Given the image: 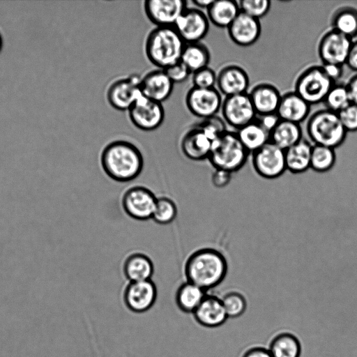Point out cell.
<instances>
[{
  "label": "cell",
  "instance_id": "d6986e66",
  "mask_svg": "<svg viewBox=\"0 0 357 357\" xmlns=\"http://www.w3.org/2000/svg\"><path fill=\"white\" fill-rule=\"evenodd\" d=\"M213 141L197 125L194 124L182 137L181 150L185 157L192 161L208 160Z\"/></svg>",
  "mask_w": 357,
  "mask_h": 357
},
{
  "label": "cell",
  "instance_id": "4dcf8cb0",
  "mask_svg": "<svg viewBox=\"0 0 357 357\" xmlns=\"http://www.w3.org/2000/svg\"><path fill=\"white\" fill-rule=\"evenodd\" d=\"M331 29L350 38L357 36V9L344 6L336 10L331 17Z\"/></svg>",
  "mask_w": 357,
  "mask_h": 357
},
{
  "label": "cell",
  "instance_id": "e575fe53",
  "mask_svg": "<svg viewBox=\"0 0 357 357\" xmlns=\"http://www.w3.org/2000/svg\"><path fill=\"white\" fill-rule=\"evenodd\" d=\"M324 103L326 109L336 113L350 105L351 102L346 84L335 83L327 93Z\"/></svg>",
  "mask_w": 357,
  "mask_h": 357
},
{
  "label": "cell",
  "instance_id": "60d3db41",
  "mask_svg": "<svg viewBox=\"0 0 357 357\" xmlns=\"http://www.w3.org/2000/svg\"><path fill=\"white\" fill-rule=\"evenodd\" d=\"M164 70L174 84H180L185 82L192 74L181 60L164 69Z\"/></svg>",
  "mask_w": 357,
  "mask_h": 357
},
{
  "label": "cell",
  "instance_id": "44dd1931",
  "mask_svg": "<svg viewBox=\"0 0 357 357\" xmlns=\"http://www.w3.org/2000/svg\"><path fill=\"white\" fill-rule=\"evenodd\" d=\"M192 314L195 321L206 328L219 327L228 319L221 298L208 294Z\"/></svg>",
  "mask_w": 357,
  "mask_h": 357
},
{
  "label": "cell",
  "instance_id": "d590c367",
  "mask_svg": "<svg viewBox=\"0 0 357 357\" xmlns=\"http://www.w3.org/2000/svg\"><path fill=\"white\" fill-rule=\"evenodd\" d=\"M228 318L241 316L247 308L245 297L239 292L229 291L221 298Z\"/></svg>",
  "mask_w": 357,
  "mask_h": 357
},
{
  "label": "cell",
  "instance_id": "ac0fdd59",
  "mask_svg": "<svg viewBox=\"0 0 357 357\" xmlns=\"http://www.w3.org/2000/svg\"><path fill=\"white\" fill-rule=\"evenodd\" d=\"M227 30L230 40L234 44L249 47L259 40L261 26L259 20L240 12Z\"/></svg>",
  "mask_w": 357,
  "mask_h": 357
},
{
  "label": "cell",
  "instance_id": "52a82bcc",
  "mask_svg": "<svg viewBox=\"0 0 357 357\" xmlns=\"http://www.w3.org/2000/svg\"><path fill=\"white\" fill-rule=\"evenodd\" d=\"M157 197L142 185L128 188L121 197V206L127 215L139 221L151 219Z\"/></svg>",
  "mask_w": 357,
  "mask_h": 357
},
{
  "label": "cell",
  "instance_id": "f1b7e54d",
  "mask_svg": "<svg viewBox=\"0 0 357 357\" xmlns=\"http://www.w3.org/2000/svg\"><path fill=\"white\" fill-rule=\"evenodd\" d=\"M206 291L196 284L185 281L177 289L175 301L183 312L193 313L206 295Z\"/></svg>",
  "mask_w": 357,
  "mask_h": 357
},
{
  "label": "cell",
  "instance_id": "6da1fadb",
  "mask_svg": "<svg viewBox=\"0 0 357 357\" xmlns=\"http://www.w3.org/2000/svg\"><path fill=\"white\" fill-rule=\"evenodd\" d=\"M100 161L106 175L120 183L135 180L144 168L142 152L126 140H114L107 144L101 152Z\"/></svg>",
  "mask_w": 357,
  "mask_h": 357
},
{
  "label": "cell",
  "instance_id": "484cf974",
  "mask_svg": "<svg viewBox=\"0 0 357 357\" xmlns=\"http://www.w3.org/2000/svg\"><path fill=\"white\" fill-rule=\"evenodd\" d=\"M237 136L248 153H254L270 142V134L257 118L236 131Z\"/></svg>",
  "mask_w": 357,
  "mask_h": 357
},
{
  "label": "cell",
  "instance_id": "8d00e7d4",
  "mask_svg": "<svg viewBox=\"0 0 357 357\" xmlns=\"http://www.w3.org/2000/svg\"><path fill=\"white\" fill-rule=\"evenodd\" d=\"M238 3L241 12L259 20L266 15L271 7L268 0H241Z\"/></svg>",
  "mask_w": 357,
  "mask_h": 357
},
{
  "label": "cell",
  "instance_id": "277c9868",
  "mask_svg": "<svg viewBox=\"0 0 357 357\" xmlns=\"http://www.w3.org/2000/svg\"><path fill=\"white\" fill-rule=\"evenodd\" d=\"M306 132L312 145L334 149L344 143L347 133L337 113L326 108L317 110L310 116Z\"/></svg>",
  "mask_w": 357,
  "mask_h": 357
},
{
  "label": "cell",
  "instance_id": "74e56055",
  "mask_svg": "<svg viewBox=\"0 0 357 357\" xmlns=\"http://www.w3.org/2000/svg\"><path fill=\"white\" fill-rule=\"evenodd\" d=\"M197 125L213 142L227 130L226 123L223 119L217 115L201 119L199 122L197 123Z\"/></svg>",
  "mask_w": 357,
  "mask_h": 357
},
{
  "label": "cell",
  "instance_id": "e0dca14e",
  "mask_svg": "<svg viewBox=\"0 0 357 357\" xmlns=\"http://www.w3.org/2000/svg\"><path fill=\"white\" fill-rule=\"evenodd\" d=\"M217 89L225 97L248 93L250 77L245 70L236 64L222 67L217 74Z\"/></svg>",
  "mask_w": 357,
  "mask_h": 357
},
{
  "label": "cell",
  "instance_id": "f546056e",
  "mask_svg": "<svg viewBox=\"0 0 357 357\" xmlns=\"http://www.w3.org/2000/svg\"><path fill=\"white\" fill-rule=\"evenodd\" d=\"M211 53L202 43H185L181 61L187 66L192 74L195 71L208 66Z\"/></svg>",
  "mask_w": 357,
  "mask_h": 357
},
{
  "label": "cell",
  "instance_id": "9a60e30c",
  "mask_svg": "<svg viewBox=\"0 0 357 357\" xmlns=\"http://www.w3.org/2000/svg\"><path fill=\"white\" fill-rule=\"evenodd\" d=\"M157 296L155 284L149 280L128 282L123 290V298L129 310L135 313H143L153 306Z\"/></svg>",
  "mask_w": 357,
  "mask_h": 357
},
{
  "label": "cell",
  "instance_id": "ee69618b",
  "mask_svg": "<svg viewBox=\"0 0 357 357\" xmlns=\"http://www.w3.org/2000/svg\"><path fill=\"white\" fill-rule=\"evenodd\" d=\"M257 119L264 128L269 132V134L280 121L277 113L260 116Z\"/></svg>",
  "mask_w": 357,
  "mask_h": 357
},
{
  "label": "cell",
  "instance_id": "ffe728a7",
  "mask_svg": "<svg viewBox=\"0 0 357 357\" xmlns=\"http://www.w3.org/2000/svg\"><path fill=\"white\" fill-rule=\"evenodd\" d=\"M174 84L162 69H155L142 77L140 87L142 95L162 103L172 95Z\"/></svg>",
  "mask_w": 357,
  "mask_h": 357
},
{
  "label": "cell",
  "instance_id": "f35d334b",
  "mask_svg": "<svg viewBox=\"0 0 357 357\" xmlns=\"http://www.w3.org/2000/svg\"><path fill=\"white\" fill-rule=\"evenodd\" d=\"M192 82L194 87L215 88L217 82V74L209 66H206L192 74Z\"/></svg>",
  "mask_w": 357,
  "mask_h": 357
},
{
  "label": "cell",
  "instance_id": "7bdbcfd3",
  "mask_svg": "<svg viewBox=\"0 0 357 357\" xmlns=\"http://www.w3.org/2000/svg\"><path fill=\"white\" fill-rule=\"evenodd\" d=\"M321 67L326 75L335 83L343 75V66L333 63H324L321 65Z\"/></svg>",
  "mask_w": 357,
  "mask_h": 357
},
{
  "label": "cell",
  "instance_id": "bcb514c9",
  "mask_svg": "<svg viewBox=\"0 0 357 357\" xmlns=\"http://www.w3.org/2000/svg\"><path fill=\"white\" fill-rule=\"evenodd\" d=\"M242 357H272L269 350L264 347H252Z\"/></svg>",
  "mask_w": 357,
  "mask_h": 357
},
{
  "label": "cell",
  "instance_id": "cb8c5ba5",
  "mask_svg": "<svg viewBox=\"0 0 357 357\" xmlns=\"http://www.w3.org/2000/svg\"><path fill=\"white\" fill-rule=\"evenodd\" d=\"M123 273L129 282L149 280L154 273V265L146 254L133 252L125 259Z\"/></svg>",
  "mask_w": 357,
  "mask_h": 357
},
{
  "label": "cell",
  "instance_id": "ba28073f",
  "mask_svg": "<svg viewBox=\"0 0 357 357\" xmlns=\"http://www.w3.org/2000/svg\"><path fill=\"white\" fill-rule=\"evenodd\" d=\"M142 77L132 74L112 82L107 91V100L112 107L119 111H128L140 96Z\"/></svg>",
  "mask_w": 357,
  "mask_h": 357
},
{
  "label": "cell",
  "instance_id": "836d02e7",
  "mask_svg": "<svg viewBox=\"0 0 357 357\" xmlns=\"http://www.w3.org/2000/svg\"><path fill=\"white\" fill-rule=\"evenodd\" d=\"M178 208L176 203L169 197H157L151 219L157 224H171L176 218Z\"/></svg>",
  "mask_w": 357,
  "mask_h": 357
},
{
  "label": "cell",
  "instance_id": "9c48e42d",
  "mask_svg": "<svg viewBox=\"0 0 357 357\" xmlns=\"http://www.w3.org/2000/svg\"><path fill=\"white\" fill-rule=\"evenodd\" d=\"M222 95L217 88L200 89L192 86L185 96L189 112L201 119L216 116L221 110Z\"/></svg>",
  "mask_w": 357,
  "mask_h": 357
},
{
  "label": "cell",
  "instance_id": "8992f818",
  "mask_svg": "<svg viewBox=\"0 0 357 357\" xmlns=\"http://www.w3.org/2000/svg\"><path fill=\"white\" fill-rule=\"evenodd\" d=\"M335 84L324 73L321 66L305 68L296 78L294 92L310 105L324 102L330 89Z\"/></svg>",
  "mask_w": 357,
  "mask_h": 357
},
{
  "label": "cell",
  "instance_id": "7dc6e473",
  "mask_svg": "<svg viewBox=\"0 0 357 357\" xmlns=\"http://www.w3.org/2000/svg\"><path fill=\"white\" fill-rule=\"evenodd\" d=\"M346 86L351 102L357 105V74L351 77Z\"/></svg>",
  "mask_w": 357,
  "mask_h": 357
},
{
  "label": "cell",
  "instance_id": "b9f144b4",
  "mask_svg": "<svg viewBox=\"0 0 357 357\" xmlns=\"http://www.w3.org/2000/svg\"><path fill=\"white\" fill-rule=\"evenodd\" d=\"M231 174L225 170L215 169L211 176L212 184L216 188L225 187L231 179Z\"/></svg>",
  "mask_w": 357,
  "mask_h": 357
},
{
  "label": "cell",
  "instance_id": "2e32d148",
  "mask_svg": "<svg viewBox=\"0 0 357 357\" xmlns=\"http://www.w3.org/2000/svg\"><path fill=\"white\" fill-rule=\"evenodd\" d=\"M187 8V1L184 0H149L144 2L146 17L158 27L174 26Z\"/></svg>",
  "mask_w": 357,
  "mask_h": 357
},
{
  "label": "cell",
  "instance_id": "603a6c76",
  "mask_svg": "<svg viewBox=\"0 0 357 357\" xmlns=\"http://www.w3.org/2000/svg\"><path fill=\"white\" fill-rule=\"evenodd\" d=\"M311 105L294 91L282 95L277 110L280 120L298 124L309 116Z\"/></svg>",
  "mask_w": 357,
  "mask_h": 357
},
{
  "label": "cell",
  "instance_id": "d6a6232c",
  "mask_svg": "<svg viewBox=\"0 0 357 357\" xmlns=\"http://www.w3.org/2000/svg\"><path fill=\"white\" fill-rule=\"evenodd\" d=\"M335 149L321 146L312 145L310 156V168L318 172L331 169L335 162Z\"/></svg>",
  "mask_w": 357,
  "mask_h": 357
},
{
  "label": "cell",
  "instance_id": "83f0119b",
  "mask_svg": "<svg viewBox=\"0 0 357 357\" xmlns=\"http://www.w3.org/2000/svg\"><path fill=\"white\" fill-rule=\"evenodd\" d=\"M303 139L300 124L280 120L270 132V142L285 151Z\"/></svg>",
  "mask_w": 357,
  "mask_h": 357
},
{
  "label": "cell",
  "instance_id": "ab89813d",
  "mask_svg": "<svg viewBox=\"0 0 357 357\" xmlns=\"http://www.w3.org/2000/svg\"><path fill=\"white\" fill-rule=\"evenodd\" d=\"M337 114L347 132L357 131V105L351 103Z\"/></svg>",
  "mask_w": 357,
  "mask_h": 357
},
{
  "label": "cell",
  "instance_id": "7402d4cb",
  "mask_svg": "<svg viewBox=\"0 0 357 357\" xmlns=\"http://www.w3.org/2000/svg\"><path fill=\"white\" fill-rule=\"evenodd\" d=\"M248 94L257 116L277 112L282 95L274 85L269 83L258 84Z\"/></svg>",
  "mask_w": 357,
  "mask_h": 357
},
{
  "label": "cell",
  "instance_id": "681fc988",
  "mask_svg": "<svg viewBox=\"0 0 357 357\" xmlns=\"http://www.w3.org/2000/svg\"><path fill=\"white\" fill-rule=\"evenodd\" d=\"M2 45H3L2 38H1V36L0 34V52H1V48H2Z\"/></svg>",
  "mask_w": 357,
  "mask_h": 357
},
{
  "label": "cell",
  "instance_id": "7a4b0ae2",
  "mask_svg": "<svg viewBox=\"0 0 357 357\" xmlns=\"http://www.w3.org/2000/svg\"><path fill=\"white\" fill-rule=\"evenodd\" d=\"M183 270L186 281L206 291L223 281L227 272V262L221 252L212 248H203L187 257Z\"/></svg>",
  "mask_w": 357,
  "mask_h": 357
},
{
  "label": "cell",
  "instance_id": "f6af8a7d",
  "mask_svg": "<svg viewBox=\"0 0 357 357\" xmlns=\"http://www.w3.org/2000/svg\"><path fill=\"white\" fill-rule=\"evenodd\" d=\"M345 65L357 72V40L352 43Z\"/></svg>",
  "mask_w": 357,
  "mask_h": 357
},
{
  "label": "cell",
  "instance_id": "d4e9b609",
  "mask_svg": "<svg viewBox=\"0 0 357 357\" xmlns=\"http://www.w3.org/2000/svg\"><path fill=\"white\" fill-rule=\"evenodd\" d=\"M206 11L210 23L221 29H227L241 12L234 0H214Z\"/></svg>",
  "mask_w": 357,
  "mask_h": 357
},
{
  "label": "cell",
  "instance_id": "5b68a950",
  "mask_svg": "<svg viewBox=\"0 0 357 357\" xmlns=\"http://www.w3.org/2000/svg\"><path fill=\"white\" fill-rule=\"evenodd\" d=\"M248 154L236 132L227 130L213 142L208 160L215 169L233 173L245 165Z\"/></svg>",
  "mask_w": 357,
  "mask_h": 357
},
{
  "label": "cell",
  "instance_id": "30bf717a",
  "mask_svg": "<svg viewBox=\"0 0 357 357\" xmlns=\"http://www.w3.org/2000/svg\"><path fill=\"white\" fill-rule=\"evenodd\" d=\"M131 123L143 131L158 129L165 119V109L162 103L147 98L143 95L128 111Z\"/></svg>",
  "mask_w": 357,
  "mask_h": 357
},
{
  "label": "cell",
  "instance_id": "3957f363",
  "mask_svg": "<svg viewBox=\"0 0 357 357\" xmlns=\"http://www.w3.org/2000/svg\"><path fill=\"white\" fill-rule=\"evenodd\" d=\"M185 45L174 26H156L149 33L144 50L149 61L164 70L181 60Z\"/></svg>",
  "mask_w": 357,
  "mask_h": 357
},
{
  "label": "cell",
  "instance_id": "7c38bea8",
  "mask_svg": "<svg viewBox=\"0 0 357 357\" xmlns=\"http://www.w3.org/2000/svg\"><path fill=\"white\" fill-rule=\"evenodd\" d=\"M252 154L253 167L263 178H278L287 169L284 151L270 142Z\"/></svg>",
  "mask_w": 357,
  "mask_h": 357
},
{
  "label": "cell",
  "instance_id": "c3c4849f",
  "mask_svg": "<svg viewBox=\"0 0 357 357\" xmlns=\"http://www.w3.org/2000/svg\"><path fill=\"white\" fill-rule=\"evenodd\" d=\"M214 0H192V3L195 6V8L199 10L206 9L212 4Z\"/></svg>",
  "mask_w": 357,
  "mask_h": 357
},
{
  "label": "cell",
  "instance_id": "8fae6325",
  "mask_svg": "<svg viewBox=\"0 0 357 357\" xmlns=\"http://www.w3.org/2000/svg\"><path fill=\"white\" fill-rule=\"evenodd\" d=\"M220 111L225 123L236 130L252 122L257 116L248 92L225 97Z\"/></svg>",
  "mask_w": 357,
  "mask_h": 357
},
{
  "label": "cell",
  "instance_id": "4316f807",
  "mask_svg": "<svg viewBox=\"0 0 357 357\" xmlns=\"http://www.w3.org/2000/svg\"><path fill=\"white\" fill-rule=\"evenodd\" d=\"M312 145L302 139L284 151L286 168L294 174L305 172L310 168V156Z\"/></svg>",
  "mask_w": 357,
  "mask_h": 357
},
{
  "label": "cell",
  "instance_id": "4fadbf2b",
  "mask_svg": "<svg viewBox=\"0 0 357 357\" xmlns=\"http://www.w3.org/2000/svg\"><path fill=\"white\" fill-rule=\"evenodd\" d=\"M210 22L202 10L187 8L180 15L174 28L185 43L201 42L208 33Z\"/></svg>",
  "mask_w": 357,
  "mask_h": 357
},
{
  "label": "cell",
  "instance_id": "1f68e13d",
  "mask_svg": "<svg viewBox=\"0 0 357 357\" xmlns=\"http://www.w3.org/2000/svg\"><path fill=\"white\" fill-rule=\"evenodd\" d=\"M272 357H300V341L290 333H282L275 335L268 348Z\"/></svg>",
  "mask_w": 357,
  "mask_h": 357
},
{
  "label": "cell",
  "instance_id": "5bb4252c",
  "mask_svg": "<svg viewBox=\"0 0 357 357\" xmlns=\"http://www.w3.org/2000/svg\"><path fill=\"white\" fill-rule=\"evenodd\" d=\"M352 43L351 38L333 29L326 32L319 40L317 48L322 64L345 65Z\"/></svg>",
  "mask_w": 357,
  "mask_h": 357
}]
</instances>
